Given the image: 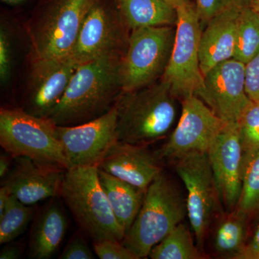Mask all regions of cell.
Wrapping results in <instances>:
<instances>
[{
    "label": "cell",
    "instance_id": "obj_12",
    "mask_svg": "<svg viewBox=\"0 0 259 259\" xmlns=\"http://www.w3.org/2000/svg\"><path fill=\"white\" fill-rule=\"evenodd\" d=\"M117 111L116 105L105 115L81 125H56L70 168L98 166L117 140Z\"/></svg>",
    "mask_w": 259,
    "mask_h": 259
},
{
    "label": "cell",
    "instance_id": "obj_29",
    "mask_svg": "<svg viewBox=\"0 0 259 259\" xmlns=\"http://www.w3.org/2000/svg\"><path fill=\"white\" fill-rule=\"evenodd\" d=\"M13 38L5 25L0 28V81L3 86L8 84L13 73Z\"/></svg>",
    "mask_w": 259,
    "mask_h": 259
},
{
    "label": "cell",
    "instance_id": "obj_34",
    "mask_svg": "<svg viewBox=\"0 0 259 259\" xmlns=\"http://www.w3.org/2000/svg\"><path fill=\"white\" fill-rule=\"evenodd\" d=\"M23 249L18 244L5 245L0 253L1 259H17L21 258Z\"/></svg>",
    "mask_w": 259,
    "mask_h": 259
},
{
    "label": "cell",
    "instance_id": "obj_1",
    "mask_svg": "<svg viewBox=\"0 0 259 259\" xmlns=\"http://www.w3.org/2000/svg\"><path fill=\"white\" fill-rule=\"evenodd\" d=\"M121 59L105 56L79 65L48 119L56 125H77L110 111L122 91L119 72Z\"/></svg>",
    "mask_w": 259,
    "mask_h": 259
},
{
    "label": "cell",
    "instance_id": "obj_14",
    "mask_svg": "<svg viewBox=\"0 0 259 259\" xmlns=\"http://www.w3.org/2000/svg\"><path fill=\"white\" fill-rule=\"evenodd\" d=\"M203 77L196 96L225 122L236 123L252 102L245 90L244 63L235 59L223 61Z\"/></svg>",
    "mask_w": 259,
    "mask_h": 259
},
{
    "label": "cell",
    "instance_id": "obj_40",
    "mask_svg": "<svg viewBox=\"0 0 259 259\" xmlns=\"http://www.w3.org/2000/svg\"><path fill=\"white\" fill-rule=\"evenodd\" d=\"M251 1H252V2H253V1H255V0H251Z\"/></svg>",
    "mask_w": 259,
    "mask_h": 259
},
{
    "label": "cell",
    "instance_id": "obj_2",
    "mask_svg": "<svg viewBox=\"0 0 259 259\" xmlns=\"http://www.w3.org/2000/svg\"><path fill=\"white\" fill-rule=\"evenodd\" d=\"M176 97L163 79L131 92H122L115 105L117 140L146 146L169 132L177 114Z\"/></svg>",
    "mask_w": 259,
    "mask_h": 259
},
{
    "label": "cell",
    "instance_id": "obj_25",
    "mask_svg": "<svg viewBox=\"0 0 259 259\" xmlns=\"http://www.w3.org/2000/svg\"><path fill=\"white\" fill-rule=\"evenodd\" d=\"M33 214L32 205L23 203L11 194L0 217V243L8 244L23 234Z\"/></svg>",
    "mask_w": 259,
    "mask_h": 259
},
{
    "label": "cell",
    "instance_id": "obj_10",
    "mask_svg": "<svg viewBox=\"0 0 259 259\" xmlns=\"http://www.w3.org/2000/svg\"><path fill=\"white\" fill-rule=\"evenodd\" d=\"M182 115L176 128L156 151L162 162L174 163L190 155L208 153L228 124L196 95L182 99Z\"/></svg>",
    "mask_w": 259,
    "mask_h": 259
},
{
    "label": "cell",
    "instance_id": "obj_23",
    "mask_svg": "<svg viewBox=\"0 0 259 259\" xmlns=\"http://www.w3.org/2000/svg\"><path fill=\"white\" fill-rule=\"evenodd\" d=\"M152 259H207L194 239L190 228L181 223L151 249Z\"/></svg>",
    "mask_w": 259,
    "mask_h": 259
},
{
    "label": "cell",
    "instance_id": "obj_18",
    "mask_svg": "<svg viewBox=\"0 0 259 259\" xmlns=\"http://www.w3.org/2000/svg\"><path fill=\"white\" fill-rule=\"evenodd\" d=\"M242 9L224 12L213 18L202 29L199 64L203 76L214 66L234 58L238 17Z\"/></svg>",
    "mask_w": 259,
    "mask_h": 259
},
{
    "label": "cell",
    "instance_id": "obj_27",
    "mask_svg": "<svg viewBox=\"0 0 259 259\" xmlns=\"http://www.w3.org/2000/svg\"><path fill=\"white\" fill-rule=\"evenodd\" d=\"M236 123L244 164L259 150V102H252Z\"/></svg>",
    "mask_w": 259,
    "mask_h": 259
},
{
    "label": "cell",
    "instance_id": "obj_24",
    "mask_svg": "<svg viewBox=\"0 0 259 259\" xmlns=\"http://www.w3.org/2000/svg\"><path fill=\"white\" fill-rule=\"evenodd\" d=\"M259 53V15L252 5L241 10L237 27L236 60L246 64Z\"/></svg>",
    "mask_w": 259,
    "mask_h": 259
},
{
    "label": "cell",
    "instance_id": "obj_38",
    "mask_svg": "<svg viewBox=\"0 0 259 259\" xmlns=\"http://www.w3.org/2000/svg\"><path fill=\"white\" fill-rule=\"evenodd\" d=\"M1 1L2 3H5V4L15 6V5L23 4L27 0H1Z\"/></svg>",
    "mask_w": 259,
    "mask_h": 259
},
{
    "label": "cell",
    "instance_id": "obj_31",
    "mask_svg": "<svg viewBox=\"0 0 259 259\" xmlns=\"http://www.w3.org/2000/svg\"><path fill=\"white\" fill-rule=\"evenodd\" d=\"M245 90L252 102H259V53L245 64Z\"/></svg>",
    "mask_w": 259,
    "mask_h": 259
},
{
    "label": "cell",
    "instance_id": "obj_17",
    "mask_svg": "<svg viewBox=\"0 0 259 259\" xmlns=\"http://www.w3.org/2000/svg\"><path fill=\"white\" fill-rule=\"evenodd\" d=\"M147 147L117 141L98 168L146 192L148 186L163 171V162Z\"/></svg>",
    "mask_w": 259,
    "mask_h": 259
},
{
    "label": "cell",
    "instance_id": "obj_21",
    "mask_svg": "<svg viewBox=\"0 0 259 259\" xmlns=\"http://www.w3.org/2000/svg\"><path fill=\"white\" fill-rule=\"evenodd\" d=\"M98 173L112 211L127 233L139 214L146 192L99 168Z\"/></svg>",
    "mask_w": 259,
    "mask_h": 259
},
{
    "label": "cell",
    "instance_id": "obj_39",
    "mask_svg": "<svg viewBox=\"0 0 259 259\" xmlns=\"http://www.w3.org/2000/svg\"><path fill=\"white\" fill-rule=\"evenodd\" d=\"M251 5L259 15V0H255V1L252 2Z\"/></svg>",
    "mask_w": 259,
    "mask_h": 259
},
{
    "label": "cell",
    "instance_id": "obj_9",
    "mask_svg": "<svg viewBox=\"0 0 259 259\" xmlns=\"http://www.w3.org/2000/svg\"><path fill=\"white\" fill-rule=\"evenodd\" d=\"M178 20L169 61L161 79L169 84L176 98L197 94L203 85L199 64L202 25L194 3L177 8Z\"/></svg>",
    "mask_w": 259,
    "mask_h": 259
},
{
    "label": "cell",
    "instance_id": "obj_16",
    "mask_svg": "<svg viewBox=\"0 0 259 259\" xmlns=\"http://www.w3.org/2000/svg\"><path fill=\"white\" fill-rule=\"evenodd\" d=\"M66 171L56 165L18 156L14 157L11 170L2 185L20 202L32 206L60 193Z\"/></svg>",
    "mask_w": 259,
    "mask_h": 259
},
{
    "label": "cell",
    "instance_id": "obj_15",
    "mask_svg": "<svg viewBox=\"0 0 259 259\" xmlns=\"http://www.w3.org/2000/svg\"><path fill=\"white\" fill-rule=\"evenodd\" d=\"M218 197L223 209L238 205L243 175V153L237 123H228L208 153Z\"/></svg>",
    "mask_w": 259,
    "mask_h": 259
},
{
    "label": "cell",
    "instance_id": "obj_7",
    "mask_svg": "<svg viewBox=\"0 0 259 259\" xmlns=\"http://www.w3.org/2000/svg\"><path fill=\"white\" fill-rule=\"evenodd\" d=\"M175 32V26L131 30L119 71L122 92L134 91L161 79L171 56Z\"/></svg>",
    "mask_w": 259,
    "mask_h": 259
},
{
    "label": "cell",
    "instance_id": "obj_5",
    "mask_svg": "<svg viewBox=\"0 0 259 259\" xmlns=\"http://www.w3.org/2000/svg\"><path fill=\"white\" fill-rule=\"evenodd\" d=\"M56 127L49 119L30 115L20 107L0 110V145L5 152L67 170L70 164Z\"/></svg>",
    "mask_w": 259,
    "mask_h": 259
},
{
    "label": "cell",
    "instance_id": "obj_11",
    "mask_svg": "<svg viewBox=\"0 0 259 259\" xmlns=\"http://www.w3.org/2000/svg\"><path fill=\"white\" fill-rule=\"evenodd\" d=\"M131 32L118 7L112 9L98 0L87 15L70 56L79 66L105 56L122 58Z\"/></svg>",
    "mask_w": 259,
    "mask_h": 259
},
{
    "label": "cell",
    "instance_id": "obj_36",
    "mask_svg": "<svg viewBox=\"0 0 259 259\" xmlns=\"http://www.w3.org/2000/svg\"><path fill=\"white\" fill-rule=\"evenodd\" d=\"M11 194L9 189L6 186L1 185V188H0V217L4 212L5 207H6V204L9 200Z\"/></svg>",
    "mask_w": 259,
    "mask_h": 259
},
{
    "label": "cell",
    "instance_id": "obj_30",
    "mask_svg": "<svg viewBox=\"0 0 259 259\" xmlns=\"http://www.w3.org/2000/svg\"><path fill=\"white\" fill-rule=\"evenodd\" d=\"M94 250L100 259H139L122 242L102 240L94 242Z\"/></svg>",
    "mask_w": 259,
    "mask_h": 259
},
{
    "label": "cell",
    "instance_id": "obj_4",
    "mask_svg": "<svg viewBox=\"0 0 259 259\" xmlns=\"http://www.w3.org/2000/svg\"><path fill=\"white\" fill-rule=\"evenodd\" d=\"M61 197L85 234L94 242H122L125 231L117 221L99 179L98 166L66 170Z\"/></svg>",
    "mask_w": 259,
    "mask_h": 259
},
{
    "label": "cell",
    "instance_id": "obj_3",
    "mask_svg": "<svg viewBox=\"0 0 259 259\" xmlns=\"http://www.w3.org/2000/svg\"><path fill=\"white\" fill-rule=\"evenodd\" d=\"M186 215L183 192L163 170L148 186L139 214L122 243L139 259L146 258L153 247L182 223Z\"/></svg>",
    "mask_w": 259,
    "mask_h": 259
},
{
    "label": "cell",
    "instance_id": "obj_33",
    "mask_svg": "<svg viewBox=\"0 0 259 259\" xmlns=\"http://www.w3.org/2000/svg\"><path fill=\"white\" fill-rule=\"evenodd\" d=\"M253 221L248 240L235 259H259V216Z\"/></svg>",
    "mask_w": 259,
    "mask_h": 259
},
{
    "label": "cell",
    "instance_id": "obj_19",
    "mask_svg": "<svg viewBox=\"0 0 259 259\" xmlns=\"http://www.w3.org/2000/svg\"><path fill=\"white\" fill-rule=\"evenodd\" d=\"M253 221L238 207L218 213L206 239L209 258H236L248 240Z\"/></svg>",
    "mask_w": 259,
    "mask_h": 259
},
{
    "label": "cell",
    "instance_id": "obj_28",
    "mask_svg": "<svg viewBox=\"0 0 259 259\" xmlns=\"http://www.w3.org/2000/svg\"><path fill=\"white\" fill-rule=\"evenodd\" d=\"M251 3V0H194V3L203 29L217 15L235 8H245Z\"/></svg>",
    "mask_w": 259,
    "mask_h": 259
},
{
    "label": "cell",
    "instance_id": "obj_8",
    "mask_svg": "<svg viewBox=\"0 0 259 259\" xmlns=\"http://www.w3.org/2000/svg\"><path fill=\"white\" fill-rule=\"evenodd\" d=\"M174 164L187 190V216L194 239L199 249L205 253L211 224L218 213L225 210L218 197L208 154L190 155Z\"/></svg>",
    "mask_w": 259,
    "mask_h": 259
},
{
    "label": "cell",
    "instance_id": "obj_35",
    "mask_svg": "<svg viewBox=\"0 0 259 259\" xmlns=\"http://www.w3.org/2000/svg\"><path fill=\"white\" fill-rule=\"evenodd\" d=\"M10 156V154H1L0 156V177L2 179L8 176L13 166V161H12Z\"/></svg>",
    "mask_w": 259,
    "mask_h": 259
},
{
    "label": "cell",
    "instance_id": "obj_22",
    "mask_svg": "<svg viewBox=\"0 0 259 259\" xmlns=\"http://www.w3.org/2000/svg\"><path fill=\"white\" fill-rule=\"evenodd\" d=\"M130 30L149 27L176 26L177 8L163 0H116Z\"/></svg>",
    "mask_w": 259,
    "mask_h": 259
},
{
    "label": "cell",
    "instance_id": "obj_37",
    "mask_svg": "<svg viewBox=\"0 0 259 259\" xmlns=\"http://www.w3.org/2000/svg\"><path fill=\"white\" fill-rule=\"evenodd\" d=\"M168 4L175 7V8H179L180 7L185 6V5L192 4V0H163Z\"/></svg>",
    "mask_w": 259,
    "mask_h": 259
},
{
    "label": "cell",
    "instance_id": "obj_13",
    "mask_svg": "<svg viewBox=\"0 0 259 259\" xmlns=\"http://www.w3.org/2000/svg\"><path fill=\"white\" fill-rule=\"evenodd\" d=\"M78 66L71 56L32 59L20 108L30 115L49 118Z\"/></svg>",
    "mask_w": 259,
    "mask_h": 259
},
{
    "label": "cell",
    "instance_id": "obj_32",
    "mask_svg": "<svg viewBox=\"0 0 259 259\" xmlns=\"http://www.w3.org/2000/svg\"><path fill=\"white\" fill-rule=\"evenodd\" d=\"M93 251L87 242L79 235H75L70 240L59 256L60 259H93Z\"/></svg>",
    "mask_w": 259,
    "mask_h": 259
},
{
    "label": "cell",
    "instance_id": "obj_6",
    "mask_svg": "<svg viewBox=\"0 0 259 259\" xmlns=\"http://www.w3.org/2000/svg\"><path fill=\"white\" fill-rule=\"evenodd\" d=\"M98 0H51L28 25L33 59L71 56L89 12Z\"/></svg>",
    "mask_w": 259,
    "mask_h": 259
},
{
    "label": "cell",
    "instance_id": "obj_26",
    "mask_svg": "<svg viewBox=\"0 0 259 259\" xmlns=\"http://www.w3.org/2000/svg\"><path fill=\"white\" fill-rule=\"evenodd\" d=\"M236 207L253 220L259 216V150L243 164L241 195Z\"/></svg>",
    "mask_w": 259,
    "mask_h": 259
},
{
    "label": "cell",
    "instance_id": "obj_20",
    "mask_svg": "<svg viewBox=\"0 0 259 259\" xmlns=\"http://www.w3.org/2000/svg\"><path fill=\"white\" fill-rule=\"evenodd\" d=\"M64 211L56 202L47 205L34 221L29 239V256L51 258L59 248L67 231Z\"/></svg>",
    "mask_w": 259,
    "mask_h": 259
}]
</instances>
